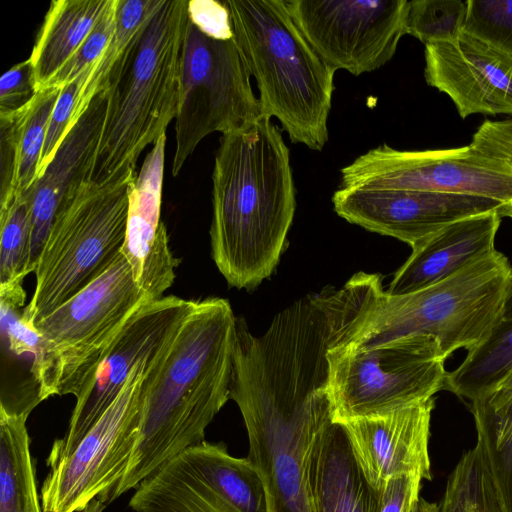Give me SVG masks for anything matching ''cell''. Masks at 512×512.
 Listing matches in <instances>:
<instances>
[{"label":"cell","instance_id":"obj_20","mask_svg":"<svg viewBox=\"0 0 512 512\" xmlns=\"http://www.w3.org/2000/svg\"><path fill=\"white\" fill-rule=\"evenodd\" d=\"M499 210L453 222L412 248L385 293L409 294L447 278L495 250Z\"/></svg>","mask_w":512,"mask_h":512},{"label":"cell","instance_id":"obj_19","mask_svg":"<svg viewBox=\"0 0 512 512\" xmlns=\"http://www.w3.org/2000/svg\"><path fill=\"white\" fill-rule=\"evenodd\" d=\"M106 104V92L94 97L63 139L43 175L25 191L31 200V272L36 269L55 215L66 193L76 182L89 179L103 127Z\"/></svg>","mask_w":512,"mask_h":512},{"label":"cell","instance_id":"obj_17","mask_svg":"<svg viewBox=\"0 0 512 512\" xmlns=\"http://www.w3.org/2000/svg\"><path fill=\"white\" fill-rule=\"evenodd\" d=\"M434 407L431 397L383 416L340 424L360 469L377 491L395 475L432 479L429 440Z\"/></svg>","mask_w":512,"mask_h":512},{"label":"cell","instance_id":"obj_11","mask_svg":"<svg viewBox=\"0 0 512 512\" xmlns=\"http://www.w3.org/2000/svg\"><path fill=\"white\" fill-rule=\"evenodd\" d=\"M250 77L234 37L208 36L188 19L173 176L206 136L228 133L263 116Z\"/></svg>","mask_w":512,"mask_h":512},{"label":"cell","instance_id":"obj_30","mask_svg":"<svg viewBox=\"0 0 512 512\" xmlns=\"http://www.w3.org/2000/svg\"><path fill=\"white\" fill-rule=\"evenodd\" d=\"M62 89L51 87L40 90L27 106L12 114L18 147L17 196L37 180L49 119Z\"/></svg>","mask_w":512,"mask_h":512},{"label":"cell","instance_id":"obj_3","mask_svg":"<svg viewBox=\"0 0 512 512\" xmlns=\"http://www.w3.org/2000/svg\"><path fill=\"white\" fill-rule=\"evenodd\" d=\"M328 363L310 350L275 349L237 362L230 399L241 412L248 458L263 482L267 512H311V447L332 422Z\"/></svg>","mask_w":512,"mask_h":512},{"label":"cell","instance_id":"obj_1","mask_svg":"<svg viewBox=\"0 0 512 512\" xmlns=\"http://www.w3.org/2000/svg\"><path fill=\"white\" fill-rule=\"evenodd\" d=\"M236 319L228 300H195L147 365L140 429L117 498L187 449L230 399Z\"/></svg>","mask_w":512,"mask_h":512},{"label":"cell","instance_id":"obj_22","mask_svg":"<svg viewBox=\"0 0 512 512\" xmlns=\"http://www.w3.org/2000/svg\"><path fill=\"white\" fill-rule=\"evenodd\" d=\"M111 0H54L44 17L29 60L37 92L75 54Z\"/></svg>","mask_w":512,"mask_h":512},{"label":"cell","instance_id":"obj_5","mask_svg":"<svg viewBox=\"0 0 512 512\" xmlns=\"http://www.w3.org/2000/svg\"><path fill=\"white\" fill-rule=\"evenodd\" d=\"M234 41L255 79L262 115L290 141L321 151L328 141L334 74L315 52L284 0H227Z\"/></svg>","mask_w":512,"mask_h":512},{"label":"cell","instance_id":"obj_24","mask_svg":"<svg viewBox=\"0 0 512 512\" xmlns=\"http://www.w3.org/2000/svg\"><path fill=\"white\" fill-rule=\"evenodd\" d=\"M512 372V287L490 335L448 372L445 389L471 402L493 392Z\"/></svg>","mask_w":512,"mask_h":512},{"label":"cell","instance_id":"obj_23","mask_svg":"<svg viewBox=\"0 0 512 512\" xmlns=\"http://www.w3.org/2000/svg\"><path fill=\"white\" fill-rule=\"evenodd\" d=\"M129 507L134 512H235L206 483L188 450L145 478Z\"/></svg>","mask_w":512,"mask_h":512},{"label":"cell","instance_id":"obj_32","mask_svg":"<svg viewBox=\"0 0 512 512\" xmlns=\"http://www.w3.org/2000/svg\"><path fill=\"white\" fill-rule=\"evenodd\" d=\"M464 32L512 56V0H468Z\"/></svg>","mask_w":512,"mask_h":512},{"label":"cell","instance_id":"obj_31","mask_svg":"<svg viewBox=\"0 0 512 512\" xmlns=\"http://www.w3.org/2000/svg\"><path fill=\"white\" fill-rule=\"evenodd\" d=\"M467 14V1H408L405 33L414 36L425 45L450 42L464 33Z\"/></svg>","mask_w":512,"mask_h":512},{"label":"cell","instance_id":"obj_27","mask_svg":"<svg viewBox=\"0 0 512 512\" xmlns=\"http://www.w3.org/2000/svg\"><path fill=\"white\" fill-rule=\"evenodd\" d=\"M31 200L27 192L0 209V300L25 304L24 278L31 273Z\"/></svg>","mask_w":512,"mask_h":512},{"label":"cell","instance_id":"obj_36","mask_svg":"<svg viewBox=\"0 0 512 512\" xmlns=\"http://www.w3.org/2000/svg\"><path fill=\"white\" fill-rule=\"evenodd\" d=\"M82 75L63 87L49 119L45 142L41 153L37 179L45 172L53 160L59 146L71 130L75 101L79 92Z\"/></svg>","mask_w":512,"mask_h":512},{"label":"cell","instance_id":"obj_2","mask_svg":"<svg viewBox=\"0 0 512 512\" xmlns=\"http://www.w3.org/2000/svg\"><path fill=\"white\" fill-rule=\"evenodd\" d=\"M296 209L289 148L265 116L222 134L212 173V258L227 283L251 290L271 276Z\"/></svg>","mask_w":512,"mask_h":512},{"label":"cell","instance_id":"obj_43","mask_svg":"<svg viewBox=\"0 0 512 512\" xmlns=\"http://www.w3.org/2000/svg\"><path fill=\"white\" fill-rule=\"evenodd\" d=\"M499 214L501 217L507 216L512 219V202L505 203L500 209Z\"/></svg>","mask_w":512,"mask_h":512},{"label":"cell","instance_id":"obj_28","mask_svg":"<svg viewBox=\"0 0 512 512\" xmlns=\"http://www.w3.org/2000/svg\"><path fill=\"white\" fill-rule=\"evenodd\" d=\"M160 2L161 0H118L116 29L108 46L94 62L88 78L77 94L71 129L94 97L107 91L115 67L126 54L138 31L156 11Z\"/></svg>","mask_w":512,"mask_h":512},{"label":"cell","instance_id":"obj_4","mask_svg":"<svg viewBox=\"0 0 512 512\" xmlns=\"http://www.w3.org/2000/svg\"><path fill=\"white\" fill-rule=\"evenodd\" d=\"M188 19V0H161L113 71L88 181L136 173L141 152L176 118Z\"/></svg>","mask_w":512,"mask_h":512},{"label":"cell","instance_id":"obj_9","mask_svg":"<svg viewBox=\"0 0 512 512\" xmlns=\"http://www.w3.org/2000/svg\"><path fill=\"white\" fill-rule=\"evenodd\" d=\"M351 340L327 353V396L334 423L383 416L445 389L446 358L433 337L409 335L368 347Z\"/></svg>","mask_w":512,"mask_h":512},{"label":"cell","instance_id":"obj_41","mask_svg":"<svg viewBox=\"0 0 512 512\" xmlns=\"http://www.w3.org/2000/svg\"><path fill=\"white\" fill-rule=\"evenodd\" d=\"M483 154L512 164V120L485 121L470 144Z\"/></svg>","mask_w":512,"mask_h":512},{"label":"cell","instance_id":"obj_40","mask_svg":"<svg viewBox=\"0 0 512 512\" xmlns=\"http://www.w3.org/2000/svg\"><path fill=\"white\" fill-rule=\"evenodd\" d=\"M189 20L208 36L218 39L233 37L229 12L223 2L188 1Z\"/></svg>","mask_w":512,"mask_h":512},{"label":"cell","instance_id":"obj_13","mask_svg":"<svg viewBox=\"0 0 512 512\" xmlns=\"http://www.w3.org/2000/svg\"><path fill=\"white\" fill-rule=\"evenodd\" d=\"M320 58L358 76L389 62L405 33L407 0H284Z\"/></svg>","mask_w":512,"mask_h":512},{"label":"cell","instance_id":"obj_12","mask_svg":"<svg viewBox=\"0 0 512 512\" xmlns=\"http://www.w3.org/2000/svg\"><path fill=\"white\" fill-rule=\"evenodd\" d=\"M340 174L339 187L431 191L512 202V164L471 145L405 151L383 144L357 157Z\"/></svg>","mask_w":512,"mask_h":512},{"label":"cell","instance_id":"obj_34","mask_svg":"<svg viewBox=\"0 0 512 512\" xmlns=\"http://www.w3.org/2000/svg\"><path fill=\"white\" fill-rule=\"evenodd\" d=\"M480 445L503 512H512V434L501 442L483 426L475 424Z\"/></svg>","mask_w":512,"mask_h":512},{"label":"cell","instance_id":"obj_42","mask_svg":"<svg viewBox=\"0 0 512 512\" xmlns=\"http://www.w3.org/2000/svg\"><path fill=\"white\" fill-rule=\"evenodd\" d=\"M411 512H438V504L420 496Z\"/></svg>","mask_w":512,"mask_h":512},{"label":"cell","instance_id":"obj_8","mask_svg":"<svg viewBox=\"0 0 512 512\" xmlns=\"http://www.w3.org/2000/svg\"><path fill=\"white\" fill-rule=\"evenodd\" d=\"M151 301L122 253L102 275L38 321L32 369L40 401L78 398L130 317Z\"/></svg>","mask_w":512,"mask_h":512},{"label":"cell","instance_id":"obj_29","mask_svg":"<svg viewBox=\"0 0 512 512\" xmlns=\"http://www.w3.org/2000/svg\"><path fill=\"white\" fill-rule=\"evenodd\" d=\"M438 512H503L489 468L476 442L447 478Z\"/></svg>","mask_w":512,"mask_h":512},{"label":"cell","instance_id":"obj_38","mask_svg":"<svg viewBox=\"0 0 512 512\" xmlns=\"http://www.w3.org/2000/svg\"><path fill=\"white\" fill-rule=\"evenodd\" d=\"M1 187L0 209L9 205L16 195L18 147L14 115L0 116Z\"/></svg>","mask_w":512,"mask_h":512},{"label":"cell","instance_id":"obj_10","mask_svg":"<svg viewBox=\"0 0 512 512\" xmlns=\"http://www.w3.org/2000/svg\"><path fill=\"white\" fill-rule=\"evenodd\" d=\"M157 354L135 367L74 451L50 467L40 491L42 512H104L117 499L139 434L145 371Z\"/></svg>","mask_w":512,"mask_h":512},{"label":"cell","instance_id":"obj_16","mask_svg":"<svg viewBox=\"0 0 512 512\" xmlns=\"http://www.w3.org/2000/svg\"><path fill=\"white\" fill-rule=\"evenodd\" d=\"M425 79L446 93L459 115L512 114V56L463 33L425 45Z\"/></svg>","mask_w":512,"mask_h":512},{"label":"cell","instance_id":"obj_14","mask_svg":"<svg viewBox=\"0 0 512 512\" xmlns=\"http://www.w3.org/2000/svg\"><path fill=\"white\" fill-rule=\"evenodd\" d=\"M195 300L174 295L143 304L127 321L97 367L72 411L64 437L53 442L50 467L67 458L118 397L135 367L157 354L173 338Z\"/></svg>","mask_w":512,"mask_h":512},{"label":"cell","instance_id":"obj_15","mask_svg":"<svg viewBox=\"0 0 512 512\" xmlns=\"http://www.w3.org/2000/svg\"><path fill=\"white\" fill-rule=\"evenodd\" d=\"M335 212L349 223L415 247L445 226L499 210L505 203L465 194L417 190L339 187Z\"/></svg>","mask_w":512,"mask_h":512},{"label":"cell","instance_id":"obj_6","mask_svg":"<svg viewBox=\"0 0 512 512\" xmlns=\"http://www.w3.org/2000/svg\"><path fill=\"white\" fill-rule=\"evenodd\" d=\"M512 287V266L497 251L418 291L383 293L351 342L368 347L409 335H428L447 359L481 344L499 321Z\"/></svg>","mask_w":512,"mask_h":512},{"label":"cell","instance_id":"obj_37","mask_svg":"<svg viewBox=\"0 0 512 512\" xmlns=\"http://www.w3.org/2000/svg\"><path fill=\"white\" fill-rule=\"evenodd\" d=\"M37 93L34 70L28 59L8 71L0 80V116L12 115L27 106Z\"/></svg>","mask_w":512,"mask_h":512},{"label":"cell","instance_id":"obj_18","mask_svg":"<svg viewBox=\"0 0 512 512\" xmlns=\"http://www.w3.org/2000/svg\"><path fill=\"white\" fill-rule=\"evenodd\" d=\"M166 134L148 153L129 197L125 242L121 253L138 286L151 300L163 297L176 278L180 259L169 246L161 221V193Z\"/></svg>","mask_w":512,"mask_h":512},{"label":"cell","instance_id":"obj_33","mask_svg":"<svg viewBox=\"0 0 512 512\" xmlns=\"http://www.w3.org/2000/svg\"><path fill=\"white\" fill-rule=\"evenodd\" d=\"M117 4L118 0L110 1L82 45L49 81L46 89L63 88L78 79L86 70L93 68L94 62L102 55L116 29Z\"/></svg>","mask_w":512,"mask_h":512},{"label":"cell","instance_id":"obj_26","mask_svg":"<svg viewBox=\"0 0 512 512\" xmlns=\"http://www.w3.org/2000/svg\"><path fill=\"white\" fill-rule=\"evenodd\" d=\"M27 418L0 409V512H42Z\"/></svg>","mask_w":512,"mask_h":512},{"label":"cell","instance_id":"obj_25","mask_svg":"<svg viewBox=\"0 0 512 512\" xmlns=\"http://www.w3.org/2000/svg\"><path fill=\"white\" fill-rule=\"evenodd\" d=\"M200 475L235 512H267L261 477L248 457L232 456L223 442L187 449Z\"/></svg>","mask_w":512,"mask_h":512},{"label":"cell","instance_id":"obj_7","mask_svg":"<svg viewBox=\"0 0 512 512\" xmlns=\"http://www.w3.org/2000/svg\"><path fill=\"white\" fill-rule=\"evenodd\" d=\"M137 173L97 184L81 180L66 193L38 259L36 286L23 319L33 326L102 275L125 242Z\"/></svg>","mask_w":512,"mask_h":512},{"label":"cell","instance_id":"obj_39","mask_svg":"<svg viewBox=\"0 0 512 512\" xmlns=\"http://www.w3.org/2000/svg\"><path fill=\"white\" fill-rule=\"evenodd\" d=\"M422 480L417 474L389 478L380 492L379 512H411L420 498Z\"/></svg>","mask_w":512,"mask_h":512},{"label":"cell","instance_id":"obj_35","mask_svg":"<svg viewBox=\"0 0 512 512\" xmlns=\"http://www.w3.org/2000/svg\"><path fill=\"white\" fill-rule=\"evenodd\" d=\"M469 403L475 424L485 427L497 442L512 434V372L489 395Z\"/></svg>","mask_w":512,"mask_h":512},{"label":"cell","instance_id":"obj_21","mask_svg":"<svg viewBox=\"0 0 512 512\" xmlns=\"http://www.w3.org/2000/svg\"><path fill=\"white\" fill-rule=\"evenodd\" d=\"M307 482L311 512H379L380 492L364 476L338 423L330 422L317 435Z\"/></svg>","mask_w":512,"mask_h":512}]
</instances>
